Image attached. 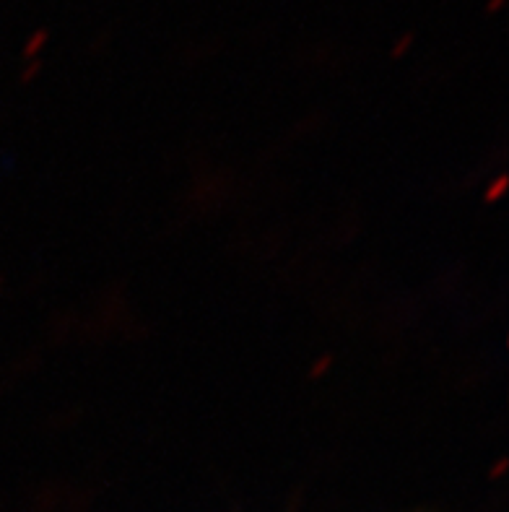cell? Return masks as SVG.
I'll return each mask as SVG.
<instances>
[{
  "instance_id": "1",
  "label": "cell",
  "mask_w": 509,
  "mask_h": 512,
  "mask_svg": "<svg viewBox=\"0 0 509 512\" xmlns=\"http://www.w3.org/2000/svg\"><path fill=\"white\" fill-rule=\"evenodd\" d=\"M499 3H502V0H491V6H499Z\"/></svg>"
}]
</instances>
